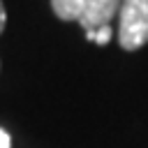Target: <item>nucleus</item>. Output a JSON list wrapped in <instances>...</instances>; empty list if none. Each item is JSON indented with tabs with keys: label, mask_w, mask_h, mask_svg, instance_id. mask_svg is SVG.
I'll list each match as a JSON object with an SVG mask.
<instances>
[{
	"label": "nucleus",
	"mask_w": 148,
	"mask_h": 148,
	"mask_svg": "<svg viewBox=\"0 0 148 148\" xmlns=\"http://www.w3.org/2000/svg\"><path fill=\"white\" fill-rule=\"evenodd\" d=\"M51 9L60 21H76L86 32H95L109 25L120 0H51Z\"/></svg>",
	"instance_id": "1"
},
{
	"label": "nucleus",
	"mask_w": 148,
	"mask_h": 148,
	"mask_svg": "<svg viewBox=\"0 0 148 148\" xmlns=\"http://www.w3.org/2000/svg\"><path fill=\"white\" fill-rule=\"evenodd\" d=\"M118 14L120 49L136 51L143 44H148V0H120Z\"/></svg>",
	"instance_id": "2"
},
{
	"label": "nucleus",
	"mask_w": 148,
	"mask_h": 148,
	"mask_svg": "<svg viewBox=\"0 0 148 148\" xmlns=\"http://www.w3.org/2000/svg\"><path fill=\"white\" fill-rule=\"evenodd\" d=\"M12 146V139H9V134L0 127V148H9Z\"/></svg>",
	"instance_id": "4"
},
{
	"label": "nucleus",
	"mask_w": 148,
	"mask_h": 148,
	"mask_svg": "<svg viewBox=\"0 0 148 148\" xmlns=\"http://www.w3.org/2000/svg\"><path fill=\"white\" fill-rule=\"evenodd\" d=\"M5 23H7V12H5V5H2V0H0V35H2V30H5Z\"/></svg>",
	"instance_id": "5"
},
{
	"label": "nucleus",
	"mask_w": 148,
	"mask_h": 148,
	"mask_svg": "<svg viewBox=\"0 0 148 148\" xmlns=\"http://www.w3.org/2000/svg\"><path fill=\"white\" fill-rule=\"evenodd\" d=\"M111 28L109 25H102L99 30H95V32H86V39L88 42H95V44H99V46H104V44H109L111 42Z\"/></svg>",
	"instance_id": "3"
}]
</instances>
